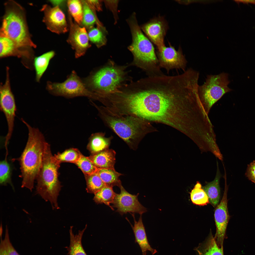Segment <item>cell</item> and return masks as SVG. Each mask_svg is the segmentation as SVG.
<instances>
[{
	"mask_svg": "<svg viewBox=\"0 0 255 255\" xmlns=\"http://www.w3.org/2000/svg\"><path fill=\"white\" fill-rule=\"evenodd\" d=\"M132 42L128 49L134 57L136 64L149 76L163 74L151 42L142 32L136 19L130 21Z\"/></svg>",
	"mask_w": 255,
	"mask_h": 255,
	"instance_id": "obj_6",
	"label": "cell"
},
{
	"mask_svg": "<svg viewBox=\"0 0 255 255\" xmlns=\"http://www.w3.org/2000/svg\"><path fill=\"white\" fill-rule=\"evenodd\" d=\"M86 176V190L88 193L94 194L106 185L97 173Z\"/></svg>",
	"mask_w": 255,
	"mask_h": 255,
	"instance_id": "obj_32",
	"label": "cell"
},
{
	"mask_svg": "<svg viewBox=\"0 0 255 255\" xmlns=\"http://www.w3.org/2000/svg\"><path fill=\"white\" fill-rule=\"evenodd\" d=\"M82 154L77 149L71 148L61 153H58L54 156L60 163L68 162L75 164L80 157Z\"/></svg>",
	"mask_w": 255,
	"mask_h": 255,
	"instance_id": "obj_31",
	"label": "cell"
},
{
	"mask_svg": "<svg viewBox=\"0 0 255 255\" xmlns=\"http://www.w3.org/2000/svg\"><path fill=\"white\" fill-rule=\"evenodd\" d=\"M87 33L89 41L97 47H100L106 43V38L100 28L93 27L88 29Z\"/></svg>",
	"mask_w": 255,
	"mask_h": 255,
	"instance_id": "obj_35",
	"label": "cell"
},
{
	"mask_svg": "<svg viewBox=\"0 0 255 255\" xmlns=\"http://www.w3.org/2000/svg\"><path fill=\"white\" fill-rule=\"evenodd\" d=\"M49 1L54 6H58L60 7L67 2H66V0H50Z\"/></svg>",
	"mask_w": 255,
	"mask_h": 255,
	"instance_id": "obj_38",
	"label": "cell"
},
{
	"mask_svg": "<svg viewBox=\"0 0 255 255\" xmlns=\"http://www.w3.org/2000/svg\"><path fill=\"white\" fill-rule=\"evenodd\" d=\"M5 12L0 29V36L12 40L20 48L27 50L36 47L32 41L27 22L24 8L10 0L4 4Z\"/></svg>",
	"mask_w": 255,
	"mask_h": 255,
	"instance_id": "obj_4",
	"label": "cell"
},
{
	"mask_svg": "<svg viewBox=\"0 0 255 255\" xmlns=\"http://www.w3.org/2000/svg\"><path fill=\"white\" fill-rule=\"evenodd\" d=\"M75 164L86 175H90L96 173L98 168L94 164L88 157L82 154Z\"/></svg>",
	"mask_w": 255,
	"mask_h": 255,
	"instance_id": "obj_34",
	"label": "cell"
},
{
	"mask_svg": "<svg viewBox=\"0 0 255 255\" xmlns=\"http://www.w3.org/2000/svg\"><path fill=\"white\" fill-rule=\"evenodd\" d=\"M46 88L51 94L68 98L85 96L96 100V94L87 88L76 72L73 71L64 82H47Z\"/></svg>",
	"mask_w": 255,
	"mask_h": 255,
	"instance_id": "obj_9",
	"label": "cell"
},
{
	"mask_svg": "<svg viewBox=\"0 0 255 255\" xmlns=\"http://www.w3.org/2000/svg\"><path fill=\"white\" fill-rule=\"evenodd\" d=\"M120 192L116 194L113 203L114 207L122 215L128 212L138 213L140 215L147 212V208L142 205L138 199L139 193L132 194L128 192L122 185L119 187Z\"/></svg>",
	"mask_w": 255,
	"mask_h": 255,
	"instance_id": "obj_15",
	"label": "cell"
},
{
	"mask_svg": "<svg viewBox=\"0 0 255 255\" xmlns=\"http://www.w3.org/2000/svg\"><path fill=\"white\" fill-rule=\"evenodd\" d=\"M21 121L28 130L27 140L20 156L17 159L22 179L21 187L31 191L42 165L45 144L43 134L38 128L32 127L23 119Z\"/></svg>",
	"mask_w": 255,
	"mask_h": 255,
	"instance_id": "obj_2",
	"label": "cell"
},
{
	"mask_svg": "<svg viewBox=\"0 0 255 255\" xmlns=\"http://www.w3.org/2000/svg\"><path fill=\"white\" fill-rule=\"evenodd\" d=\"M8 156L6 155L5 159L0 162V184L2 186H5L10 184L14 189L11 176L12 167L7 159Z\"/></svg>",
	"mask_w": 255,
	"mask_h": 255,
	"instance_id": "obj_29",
	"label": "cell"
},
{
	"mask_svg": "<svg viewBox=\"0 0 255 255\" xmlns=\"http://www.w3.org/2000/svg\"><path fill=\"white\" fill-rule=\"evenodd\" d=\"M115 154L114 150L108 149L88 157L98 168L115 170Z\"/></svg>",
	"mask_w": 255,
	"mask_h": 255,
	"instance_id": "obj_19",
	"label": "cell"
},
{
	"mask_svg": "<svg viewBox=\"0 0 255 255\" xmlns=\"http://www.w3.org/2000/svg\"><path fill=\"white\" fill-rule=\"evenodd\" d=\"M124 75L123 69L109 65L91 74L84 83L87 88L98 95L110 94L119 90L124 80Z\"/></svg>",
	"mask_w": 255,
	"mask_h": 255,
	"instance_id": "obj_7",
	"label": "cell"
},
{
	"mask_svg": "<svg viewBox=\"0 0 255 255\" xmlns=\"http://www.w3.org/2000/svg\"><path fill=\"white\" fill-rule=\"evenodd\" d=\"M60 163L52 155L50 145L47 142L42 165L36 179V193L45 201H49L53 209L60 208L57 201L61 187L58 178Z\"/></svg>",
	"mask_w": 255,
	"mask_h": 255,
	"instance_id": "obj_5",
	"label": "cell"
},
{
	"mask_svg": "<svg viewBox=\"0 0 255 255\" xmlns=\"http://www.w3.org/2000/svg\"><path fill=\"white\" fill-rule=\"evenodd\" d=\"M68 13L69 33L67 41L75 51V57L78 58L85 54L91 45L86 29L73 22Z\"/></svg>",
	"mask_w": 255,
	"mask_h": 255,
	"instance_id": "obj_12",
	"label": "cell"
},
{
	"mask_svg": "<svg viewBox=\"0 0 255 255\" xmlns=\"http://www.w3.org/2000/svg\"><path fill=\"white\" fill-rule=\"evenodd\" d=\"M97 173L106 186L112 187L116 186L119 187L122 185L119 177L122 174L115 170L98 168Z\"/></svg>",
	"mask_w": 255,
	"mask_h": 255,
	"instance_id": "obj_25",
	"label": "cell"
},
{
	"mask_svg": "<svg viewBox=\"0 0 255 255\" xmlns=\"http://www.w3.org/2000/svg\"><path fill=\"white\" fill-rule=\"evenodd\" d=\"M112 187L105 185L94 194V200L97 204H104L113 209L110 204L113 202L116 193Z\"/></svg>",
	"mask_w": 255,
	"mask_h": 255,
	"instance_id": "obj_26",
	"label": "cell"
},
{
	"mask_svg": "<svg viewBox=\"0 0 255 255\" xmlns=\"http://www.w3.org/2000/svg\"><path fill=\"white\" fill-rule=\"evenodd\" d=\"M238 2H241L244 3H251L255 4V0H237Z\"/></svg>",
	"mask_w": 255,
	"mask_h": 255,
	"instance_id": "obj_39",
	"label": "cell"
},
{
	"mask_svg": "<svg viewBox=\"0 0 255 255\" xmlns=\"http://www.w3.org/2000/svg\"><path fill=\"white\" fill-rule=\"evenodd\" d=\"M190 194L191 201L194 204L204 206L209 203L208 196L199 182H197Z\"/></svg>",
	"mask_w": 255,
	"mask_h": 255,
	"instance_id": "obj_27",
	"label": "cell"
},
{
	"mask_svg": "<svg viewBox=\"0 0 255 255\" xmlns=\"http://www.w3.org/2000/svg\"><path fill=\"white\" fill-rule=\"evenodd\" d=\"M134 105L138 117L164 123L185 134L198 116L192 80L184 73L144 78L136 93Z\"/></svg>",
	"mask_w": 255,
	"mask_h": 255,
	"instance_id": "obj_1",
	"label": "cell"
},
{
	"mask_svg": "<svg viewBox=\"0 0 255 255\" xmlns=\"http://www.w3.org/2000/svg\"><path fill=\"white\" fill-rule=\"evenodd\" d=\"M105 124L132 149H135L147 132L145 120L131 115L116 114L103 106L93 102Z\"/></svg>",
	"mask_w": 255,
	"mask_h": 255,
	"instance_id": "obj_3",
	"label": "cell"
},
{
	"mask_svg": "<svg viewBox=\"0 0 255 255\" xmlns=\"http://www.w3.org/2000/svg\"><path fill=\"white\" fill-rule=\"evenodd\" d=\"M197 255H224L223 247L217 245L211 231L208 237L195 249Z\"/></svg>",
	"mask_w": 255,
	"mask_h": 255,
	"instance_id": "obj_21",
	"label": "cell"
},
{
	"mask_svg": "<svg viewBox=\"0 0 255 255\" xmlns=\"http://www.w3.org/2000/svg\"><path fill=\"white\" fill-rule=\"evenodd\" d=\"M132 215L134 220V226L131 225L134 235L135 242L139 245L142 255H146L148 251H150L152 255H154L157 251L152 248L149 243L142 221V215H140L138 221L136 220L134 214Z\"/></svg>",
	"mask_w": 255,
	"mask_h": 255,
	"instance_id": "obj_18",
	"label": "cell"
},
{
	"mask_svg": "<svg viewBox=\"0 0 255 255\" xmlns=\"http://www.w3.org/2000/svg\"><path fill=\"white\" fill-rule=\"evenodd\" d=\"M169 46L164 45L157 48V55L160 68H165L168 73L173 69L185 71L187 61L181 47L178 50L169 43Z\"/></svg>",
	"mask_w": 255,
	"mask_h": 255,
	"instance_id": "obj_11",
	"label": "cell"
},
{
	"mask_svg": "<svg viewBox=\"0 0 255 255\" xmlns=\"http://www.w3.org/2000/svg\"><path fill=\"white\" fill-rule=\"evenodd\" d=\"M217 172L214 179L211 182H206L203 188L208 196L209 202L214 207L219 204L220 196L219 183L221 175L217 162Z\"/></svg>",
	"mask_w": 255,
	"mask_h": 255,
	"instance_id": "obj_20",
	"label": "cell"
},
{
	"mask_svg": "<svg viewBox=\"0 0 255 255\" xmlns=\"http://www.w3.org/2000/svg\"><path fill=\"white\" fill-rule=\"evenodd\" d=\"M89 6L94 11L101 10V2L99 0H85Z\"/></svg>",
	"mask_w": 255,
	"mask_h": 255,
	"instance_id": "obj_37",
	"label": "cell"
},
{
	"mask_svg": "<svg viewBox=\"0 0 255 255\" xmlns=\"http://www.w3.org/2000/svg\"><path fill=\"white\" fill-rule=\"evenodd\" d=\"M228 187L225 180L223 195L219 203L216 207L214 217L216 227V232L214 238L219 247H223L226 230L230 219L228 211L227 193Z\"/></svg>",
	"mask_w": 255,
	"mask_h": 255,
	"instance_id": "obj_13",
	"label": "cell"
},
{
	"mask_svg": "<svg viewBox=\"0 0 255 255\" xmlns=\"http://www.w3.org/2000/svg\"><path fill=\"white\" fill-rule=\"evenodd\" d=\"M0 235V255H20L14 248L10 239L8 227L6 226L5 237Z\"/></svg>",
	"mask_w": 255,
	"mask_h": 255,
	"instance_id": "obj_33",
	"label": "cell"
},
{
	"mask_svg": "<svg viewBox=\"0 0 255 255\" xmlns=\"http://www.w3.org/2000/svg\"><path fill=\"white\" fill-rule=\"evenodd\" d=\"M55 54L54 51H51L34 57L33 65L35 72L36 80L38 82L40 81L48 67L50 60Z\"/></svg>",
	"mask_w": 255,
	"mask_h": 255,
	"instance_id": "obj_24",
	"label": "cell"
},
{
	"mask_svg": "<svg viewBox=\"0 0 255 255\" xmlns=\"http://www.w3.org/2000/svg\"><path fill=\"white\" fill-rule=\"evenodd\" d=\"M87 227L86 225L83 229L79 230L77 234H75L73 231V226H70L69 230V245L65 247L68 251V255H87L82 243V236Z\"/></svg>",
	"mask_w": 255,
	"mask_h": 255,
	"instance_id": "obj_22",
	"label": "cell"
},
{
	"mask_svg": "<svg viewBox=\"0 0 255 255\" xmlns=\"http://www.w3.org/2000/svg\"><path fill=\"white\" fill-rule=\"evenodd\" d=\"M67 4L68 12L76 23L80 26H82L83 9L81 0H68L67 1Z\"/></svg>",
	"mask_w": 255,
	"mask_h": 255,
	"instance_id": "obj_30",
	"label": "cell"
},
{
	"mask_svg": "<svg viewBox=\"0 0 255 255\" xmlns=\"http://www.w3.org/2000/svg\"><path fill=\"white\" fill-rule=\"evenodd\" d=\"M105 135V133L102 132H97L91 135L88 146L93 154L109 149L113 137L111 136L106 137Z\"/></svg>",
	"mask_w": 255,
	"mask_h": 255,
	"instance_id": "obj_23",
	"label": "cell"
},
{
	"mask_svg": "<svg viewBox=\"0 0 255 255\" xmlns=\"http://www.w3.org/2000/svg\"><path fill=\"white\" fill-rule=\"evenodd\" d=\"M0 110L6 118L8 131L5 137L4 145H8L13 130L16 106L14 96L11 89L9 69L6 70V78L4 83L0 86Z\"/></svg>",
	"mask_w": 255,
	"mask_h": 255,
	"instance_id": "obj_10",
	"label": "cell"
},
{
	"mask_svg": "<svg viewBox=\"0 0 255 255\" xmlns=\"http://www.w3.org/2000/svg\"><path fill=\"white\" fill-rule=\"evenodd\" d=\"M41 10L44 13L43 21L49 30L58 34L64 33L69 30L65 15L59 6L52 7L45 4Z\"/></svg>",
	"mask_w": 255,
	"mask_h": 255,
	"instance_id": "obj_16",
	"label": "cell"
},
{
	"mask_svg": "<svg viewBox=\"0 0 255 255\" xmlns=\"http://www.w3.org/2000/svg\"><path fill=\"white\" fill-rule=\"evenodd\" d=\"M245 174L249 180L255 183V161L248 165Z\"/></svg>",
	"mask_w": 255,
	"mask_h": 255,
	"instance_id": "obj_36",
	"label": "cell"
},
{
	"mask_svg": "<svg viewBox=\"0 0 255 255\" xmlns=\"http://www.w3.org/2000/svg\"><path fill=\"white\" fill-rule=\"evenodd\" d=\"M0 46L1 58L10 56L17 57L21 59L22 63L26 68L30 70L33 69V62L35 57L33 50L21 49L11 39L4 36H0Z\"/></svg>",
	"mask_w": 255,
	"mask_h": 255,
	"instance_id": "obj_14",
	"label": "cell"
},
{
	"mask_svg": "<svg viewBox=\"0 0 255 255\" xmlns=\"http://www.w3.org/2000/svg\"><path fill=\"white\" fill-rule=\"evenodd\" d=\"M83 6V14L82 26L88 30L93 27L96 23L98 27L101 25L94 12L85 0H81Z\"/></svg>",
	"mask_w": 255,
	"mask_h": 255,
	"instance_id": "obj_28",
	"label": "cell"
},
{
	"mask_svg": "<svg viewBox=\"0 0 255 255\" xmlns=\"http://www.w3.org/2000/svg\"><path fill=\"white\" fill-rule=\"evenodd\" d=\"M146 37L157 48L164 46V39L168 28L164 17L158 16L150 19L141 27Z\"/></svg>",
	"mask_w": 255,
	"mask_h": 255,
	"instance_id": "obj_17",
	"label": "cell"
},
{
	"mask_svg": "<svg viewBox=\"0 0 255 255\" xmlns=\"http://www.w3.org/2000/svg\"><path fill=\"white\" fill-rule=\"evenodd\" d=\"M230 82L228 74L223 72L217 75H207L204 84L198 86V97L207 114L215 103L232 90L228 86Z\"/></svg>",
	"mask_w": 255,
	"mask_h": 255,
	"instance_id": "obj_8",
	"label": "cell"
}]
</instances>
